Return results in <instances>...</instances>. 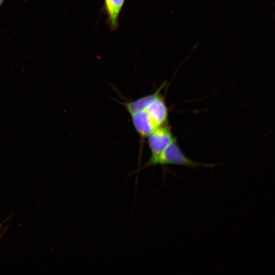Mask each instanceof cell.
<instances>
[{
  "instance_id": "1",
  "label": "cell",
  "mask_w": 275,
  "mask_h": 275,
  "mask_svg": "<svg viewBox=\"0 0 275 275\" xmlns=\"http://www.w3.org/2000/svg\"><path fill=\"white\" fill-rule=\"evenodd\" d=\"M155 165H177L191 168L212 166L209 164L197 162L189 159L182 151L175 139L160 153L151 154L146 163L138 170Z\"/></svg>"
},
{
  "instance_id": "2",
  "label": "cell",
  "mask_w": 275,
  "mask_h": 275,
  "mask_svg": "<svg viewBox=\"0 0 275 275\" xmlns=\"http://www.w3.org/2000/svg\"><path fill=\"white\" fill-rule=\"evenodd\" d=\"M147 138L151 154L160 153L175 139L167 123L156 128Z\"/></svg>"
},
{
  "instance_id": "3",
  "label": "cell",
  "mask_w": 275,
  "mask_h": 275,
  "mask_svg": "<svg viewBox=\"0 0 275 275\" xmlns=\"http://www.w3.org/2000/svg\"><path fill=\"white\" fill-rule=\"evenodd\" d=\"M144 111L155 129L167 123L169 110L165 100L160 93Z\"/></svg>"
},
{
  "instance_id": "4",
  "label": "cell",
  "mask_w": 275,
  "mask_h": 275,
  "mask_svg": "<svg viewBox=\"0 0 275 275\" xmlns=\"http://www.w3.org/2000/svg\"><path fill=\"white\" fill-rule=\"evenodd\" d=\"M125 0H104L103 10L110 29L115 31L119 26L120 14Z\"/></svg>"
},
{
  "instance_id": "5",
  "label": "cell",
  "mask_w": 275,
  "mask_h": 275,
  "mask_svg": "<svg viewBox=\"0 0 275 275\" xmlns=\"http://www.w3.org/2000/svg\"><path fill=\"white\" fill-rule=\"evenodd\" d=\"M133 125L142 138L147 137L155 129L144 111L130 114Z\"/></svg>"
},
{
  "instance_id": "6",
  "label": "cell",
  "mask_w": 275,
  "mask_h": 275,
  "mask_svg": "<svg viewBox=\"0 0 275 275\" xmlns=\"http://www.w3.org/2000/svg\"><path fill=\"white\" fill-rule=\"evenodd\" d=\"M162 85L154 93L140 97L136 100L124 103V106L130 115L145 110L159 95Z\"/></svg>"
},
{
  "instance_id": "7",
  "label": "cell",
  "mask_w": 275,
  "mask_h": 275,
  "mask_svg": "<svg viewBox=\"0 0 275 275\" xmlns=\"http://www.w3.org/2000/svg\"><path fill=\"white\" fill-rule=\"evenodd\" d=\"M11 217V215H9L7 217H6V218H5L3 222H2L0 223V232H1V230H2V229H3V227L4 225L5 224V223L6 222H7L8 220H9Z\"/></svg>"
},
{
  "instance_id": "8",
  "label": "cell",
  "mask_w": 275,
  "mask_h": 275,
  "mask_svg": "<svg viewBox=\"0 0 275 275\" xmlns=\"http://www.w3.org/2000/svg\"><path fill=\"white\" fill-rule=\"evenodd\" d=\"M9 228V226L5 227L4 229H2L1 232H0V239L2 238L4 234L5 233V232L7 230L8 228Z\"/></svg>"
},
{
  "instance_id": "9",
  "label": "cell",
  "mask_w": 275,
  "mask_h": 275,
  "mask_svg": "<svg viewBox=\"0 0 275 275\" xmlns=\"http://www.w3.org/2000/svg\"><path fill=\"white\" fill-rule=\"evenodd\" d=\"M4 1V0H0V7L3 3V2Z\"/></svg>"
}]
</instances>
